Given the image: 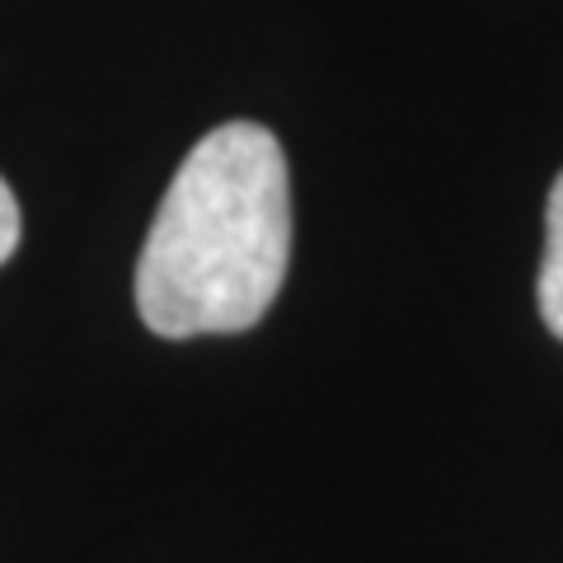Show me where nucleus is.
I'll return each instance as SVG.
<instances>
[{"instance_id": "f257e3e1", "label": "nucleus", "mask_w": 563, "mask_h": 563, "mask_svg": "<svg viewBox=\"0 0 563 563\" xmlns=\"http://www.w3.org/2000/svg\"><path fill=\"white\" fill-rule=\"evenodd\" d=\"M291 263V179L258 122L207 132L165 188L136 258V310L161 339L254 329Z\"/></svg>"}, {"instance_id": "f03ea898", "label": "nucleus", "mask_w": 563, "mask_h": 563, "mask_svg": "<svg viewBox=\"0 0 563 563\" xmlns=\"http://www.w3.org/2000/svg\"><path fill=\"white\" fill-rule=\"evenodd\" d=\"M536 306L550 333L563 339V174L550 188V202H544V258L536 277Z\"/></svg>"}, {"instance_id": "7ed1b4c3", "label": "nucleus", "mask_w": 563, "mask_h": 563, "mask_svg": "<svg viewBox=\"0 0 563 563\" xmlns=\"http://www.w3.org/2000/svg\"><path fill=\"white\" fill-rule=\"evenodd\" d=\"M20 231H24V221H20V202H14L10 184L0 179V263H5V258L14 254V244H20Z\"/></svg>"}]
</instances>
